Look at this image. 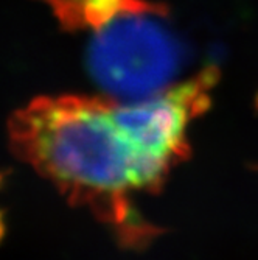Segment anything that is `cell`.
I'll return each instance as SVG.
<instances>
[{
    "label": "cell",
    "mask_w": 258,
    "mask_h": 260,
    "mask_svg": "<svg viewBox=\"0 0 258 260\" xmlns=\"http://www.w3.org/2000/svg\"><path fill=\"white\" fill-rule=\"evenodd\" d=\"M216 67L138 100L41 97L10 122L14 151L72 200L89 204L126 240L156 234L132 207L189 156V126L207 111Z\"/></svg>",
    "instance_id": "6da1fadb"
},
{
    "label": "cell",
    "mask_w": 258,
    "mask_h": 260,
    "mask_svg": "<svg viewBox=\"0 0 258 260\" xmlns=\"http://www.w3.org/2000/svg\"><path fill=\"white\" fill-rule=\"evenodd\" d=\"M78 36L95 84L115 100H138L173 86L185 50L168 10L151 0H39Z\"/></svg>",
    "instance_id": "7a4b0ae2"
},
{
    "label": "cell",
    "mask_w": 258,
    "mask_h": 260,
    "mask_svg": "<svg viewBox=\"0 0 258 260\" xmlns=\"http://www.w3.org/2000/svg\"><path fill=\"white\" fill-rule=\"evenodd\" d=\"M256 103H258V102H256Z\"/></svg>",
    "instance_id": "3957f363"
}]
</instances>
